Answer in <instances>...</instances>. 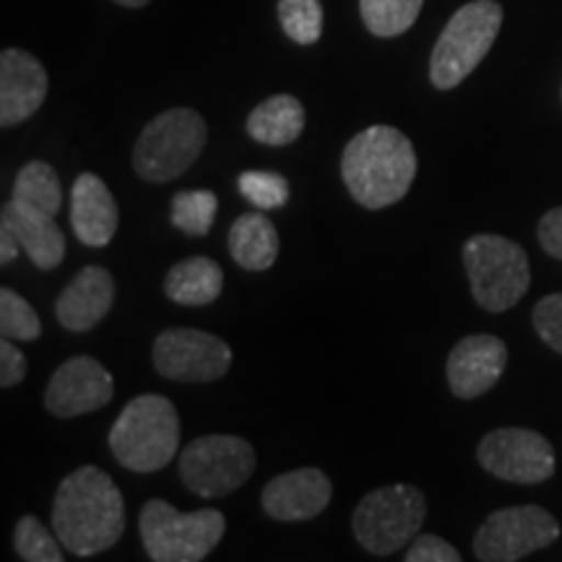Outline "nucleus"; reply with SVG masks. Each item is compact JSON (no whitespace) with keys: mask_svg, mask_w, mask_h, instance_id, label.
Here are the masks:
<instances>
[{"mask_svg":"<svg viewBox=\"0 0 562 562\" xmlns=\"http://www.w3.org/2000/svg\"><path fill=\"white\" fill-rule=\"evenodd\" d=\"M53 531L66 552L91 558L121 542L125 503L115 480L97 467L74 469L53 501Z\"/></svg>","mask_w":562,"mask_h":562,"instance_id":"f257e3e1","label":"nucleus"},{"mask_svg":"<svg viewBox=\"0 0 562 562\" xmlns=\"http://www.w3.org/2000/svg\"><path fill=\"white\" fill-rule=\"evenodd\" d=\"M341 178L360 206L370 211L393 206L417 178L412 140L393 125H370L344 149Z\"/></svg>","mask_w":562,"mask_h":562,"instance_id":"f03ea898","label":"nucleus"},{"mask_svg":"<svg viewBox=\"0 0 562 562\" xmlns=\"http://www.w3.org/2000/svg\"><path fill=\"white\" fill-rule=\"evenodd\" d=\"M178 409L159 393H140L131 398L110 430V451L128 472H161L178 456Z\"/></svg>","mask_w":562,"mask_h":562,"instance_id":"7ed1b4c3","label":"nucleus"},{"mask_svg":"<svg viewBox=\"0 0 562 562\" xmlns=\"http://www.w3.org/2000/svg\"><path fill=\"white\" fill-rule=\"evenodd\" d=\"M503 26V5L497 0H472L453 13L440 32L430 58L435 89H456L487 58Z\"/></svg>","mask_w":562,"mask_h":562,"instance_id":"20e7f679","label":"nucleus"},{"mask_svg":"<svg viewBox=\"0 0 562 562\" xmlns=\"http://www.w3.org/2000/svg\"><path fill=\"white\" fill-rule=\"evenodd\" d=\"M227 521L220 510L182 513L167 501H149L140 508L138 531L154 562H201L222 542Z\"/></svg>","mask_w":562,"mask_h":562,"instance_id":"39448f33","label":"nucleus"},{"mask_svg":"<svg viewBox=\"0 0 562 562\" xmlns=\"http://www.w3.org/2000/svg\"><path fill=\"white\" fill-rule=\"evenodd\" d=\"M206 121L191 108H172L149 121L133 146V170L146 182H170L195 165L206 146Z\"/></svg>","mask_w":562,"mask_h":562,"instance_id":"423d86ee","label":"nucleus"},{"mask_svg":"<svg viewBox=\"0 0 562 562\" xmlns=\"http://www.w3.org/2000/svg\"><path fill=\"white\" fill-rule=\"evenodd\" d=\"M463 269L474 300L490 313L510 311L531 286L529 256L501 235H474L463 243Z\"/></svg>","mask_w":562,"mask_h":562,"instance_id":"0eeeda50","label":"nucleus"},{"mask_svg":"<svg viewBox=\"0 0 562 562\" xmlns=\"http://www.w3.org/2000/svg\"><path fill=\"white\" fill-rule=\"evenodd\" d=\"M427 516L425 495L412 484H391L362 497L351 516V531L364 552L389 558L417 537Z\"/></svg>","mask_w":562,"mask_h":562,"instance_id":"6e6552de","label":"nucleus"},{"mask_svg":"<svg viewBox=\"0 0 562 562\" xmlns=\"http://www.w3.org/2000/svg\"><path fill=\"white\" fill-rule=\"evenodd\" d=\"M256 472V451L240 435H203L180 453V480L199 497H227Z\"/></svg>","mask_w":562,"mask_h":562,"instance_id":"1a4fd4ad","label":"nucleus"},{"mask_svg":"<svg viewBox=\"0 0 562 562\" xmlns=\"http://www.w3.org/2000/svg\"><path fill=\"white\" fill-rule=\"evenodd\" d=\"M560 539V524L539 505L495 510L474 537V554L482 562H516Z\"/></svg>","mask_w":562,"mask_h":562,"instance_id":"9d476101","label":"nucleus"},{"mask_svg":"<svg viewBox=\"0 0 562 562\" xmlns=\"http://www.w3.org/2000/svg\"><path fill=\"white\" fill-rule=\"evenodd\" d=\"M151 357L159 375L178 383H214L232 368L229 344L199 328H165Z\"/></svg>","mask_w":562,"mask_h":562,"instance_id":"9b49d317","label":"nucleus"},{"mask_svg":"<svg viewBox=\"0 0 562 562\" xmlns=\"http://www.w3.org/2000/svg\"><path fill=\"white\" fill-rule=\"evenodd\" d=\"M476 461L484 472L513 484H542L554 474L552 442L526 427H501L484 435Z\"/></svg>","mask_w":562,"mask_h":562,"instance_id":"f8f14e48","label":"nucleus"},{"mask_svg":"<svg viewBox=\"0 0 562 562\" xmlns=\"http://www.w3.org/2000/svg\"><path fill=\"white\" fill-rule=\"evenodd\" d=\"M115 383L94 357H70L53 372L45 391L47 412L60 419H74L110 404Z\"/></svg>","mask_w":562,"mask_h":562,"instance_id":"ddd939ff","label":"nucleus"},{"mask_svg":"<svg viewBox=\"0 0 562 562\" xmlns=\"http://www.w3.org/2000/svg\"><path fill=\"white\" fill-rule=\"evenodd\" d=\"M508 364V347L490 334L467 336L456 344L446 362V378L453 396L472 402L492 391Z\"/></svg>","mask_w":562,"mask_h":562,"instance_id":"4468645a","label":"nucleus"},{"mask_svg":"<svg viewBox=\"0 0 562 562\" xmlns=\"http://www.w3.org/2000/svg\"><path fill=\"white\" fill-rule=\"evenodd\" d=\"M331 480L315 467L279 474L261 492V508L273 521L294 524L321 516L331 503Z\"/></svg>","mask_w":562,"mask_h":562,"instance_id":"2eb2a0df","label":"nucleus"},{"mask_svg":"<svg viewBox=\"0 0 562 562\" xmlns=\"http://www.w3.org/2000/svg\"><path fill=\"white\" fill-rule=\"evenodd\" d=\"M50 79L42 63L32 53L9 47L0 53V125H13L30 121L45 102Z\"/></svg>","mask_w":562,"mask_h":562,"instance_id":"dca6fc26","label":"nucleus"},{"mask_svg":"<svg viewBox=\"0 0 562 562\" xmlns=\"http://www.w3.org/2000/svg\"><path fill=\"white\" fill-rule=\"evenodd\" d=\"M115 305V279L102 266H87L58 294L55 315L60 326L74 334H87L108 318Z\"/></svg>","mask_w":562,"mask_h":562,"instance_id":"f3484780","label":"nucleus"},{"mask_svg":"<svg viewBox=\"0 0 562 562\" xmlns=\"http://www.w3.org/2000/svg\"><path fill=\"white\" fill-rule=\"evenodd\" d=\"M70 227L87 248H104L117 232V203L108 182L83 172L70 188Z\"/></svg>","mask_w":562,"mask_h":562,"instance_id":"a211bd4d","label":"nucleus"},{"mask_svg":"<svg viewBox=\"0 0 562 562\" xmlns=\"http://www.w3.org/2000/svg\"><path fill=\"white\" fill-rule=\"evenodd\" d=\"M0 224L11 227L21 250L32 258V263L40 271L58 269L63 258H66V235L55 224L53 214H45V211L11 199L3 203V222Z\"/></svg>","mask_w":562,"mask_h":562,"instance_id":"6ab92c4d","label":"nucleus"},{"mask_svg":"<svg viewBox=\"0 0 562 562\" xmlns=\"http://www.w3.org/2000/svg\"><path fill=\"white\" fill-rule=\"evenodd\" d=\"M227 245L232 261L245 271H266L279 256V232L258 209L232 222Z\"/></svg>","mask_w":562,"mask_h":562,"instance_id":"aec40b11","label":"nucleus"},{"mask_svg":"<svg viewBox=\"0 0 562 562\" xmlns=\"http://www.w3.org/2000/svg\"><path fill=\"white\" fill-rule=\"evenodd\" d=\"M245 131L263 146L294 144L305 131V108L297 97L273 94L263 100L245 121Z\"/></svg>","mask_w":562,"mask_h":562,"instance_id":"412c9836","label":"nucleus"},{"mask_svg":"<svg viewBox=\"0 0 562 562\" xmlns=\"http://www.w3.org/2000/svg\"><path fill=\"white\" fill-rule=\"evenodd\" d=\"M224 290V271L206 256H193L175 263L165 277V294L178 305L203 307L220 300Z\"/></svg>","mask_w":562,"mask_h":562,"instance_id":"4be33fe9","label":"nucleus"},{"mask_svg":"<svg viewBox=\"0 0 562 562\" xmlns=\"http://www.w3.org/2000/svg\"><path fill=\"white\" fill-rule=\"evenodd\" d=\"M26 206L45 211V214L58 216L63 206V188L58 172L53 170V165L47 161L34 159L30 165H24L16 175V182H13V195Z\"/></svg>","mask_w":562,"mask_h":562,"instance_id":"5701e85b","label":"nucleus"},{"mask_svg":"<svg viewBox=\"0 0 562 562\" xmlns=\"http://www.w3.org/2000/svg\"><path fill=\"white\" fill-rule=\"evenodd\" d=\"M425 0H360V16L375 37H398L419 19Z\"/></svg>","mask_w":562,"mask_h":562,"instance_id":"b1692460","label":"nucleus"},{"mask_svg":"<svg viewBox=\"0 0 562 562\" xmlns=\"http://www.w3.org/2000/svg\"><path fill=\"white\" fill-rule=\"evenodd\" d=\"M220 199L211 191H180L172 195L170 222L188 237H206L214 227Z\"/></svg>","mask_w":562,"mask_h":562,"instance_id":"393cba45","label":"nucleus"},{"mask_svg":"<svg viewBox=\"0 0 562 562\" xmlns=\"http://www.w3.org/2000/svg\"><path fill=\"white\" fill-rule=\"evenodd\" d=\"M279 24L297 45H315L323 34L321 0H279Z\"/></svg>","mask_w":562,"mask_h":562,"instance_id":"a878e982","label":"nucleus"},{"mask_svg":"<svg viewBox=\"0 0 562 562\" xmlns=\"http://www.w3.org/2000/svg\"><path fill=\"white\" fill-rule=\"evenodd\" d=\"M0 334L11 341H34L42 334L40 315L11 286L0 290Z\"/></svg>","mask_w":562,"mask_h":562,"instance_id":"bb28decb","label":"nucleus"},{"mask_svg":"<svg viewBox=\"0 0 562 562\" xmlns=\"http://www.w3.org/2000/svg\"><path fill=\"white\" fill-rule=\"evenodd\" d=\"M58 542L34 516H21L16 529H13V547L24 562H63L66 554L60 552Z\"/></svg>","mask_w":562,"mask_h":562,"instance_id":"cd10ccee","label":"nucleus"},{"mask_svg":"<svg viewBox=\"0 0 562 562\" xmlns=\"http://www.w3.org/2000/svg\"><path fill=\"white\" fill-rule=\"evenodd\" d=\"M237 188H240L245 201H250L252 206L261 211L281 209L286 201H290V186H286V180L277 172L248 170L240 175Z\"/></svg>","mask_w":562,"mask_h":562,"instance_id":"c85d7f7f","label":"nucleus"},{"mask_svg":"<svg viewBox=\"0 0 562 562\" xmlns=\"http://www.w3.org/2000/svg\"><path fill=\"white\" fill-rule=\"evenodd\" d=\"M531 323L537 328L539 339L562 355V292L547 294V297L539 300L531 313Z\"/></svg>","mask_w":562,"mask_h":562,"instance_id":"c756f323","label":"nucleus"},{"mask_svg":"<svg viewBox=\"0 0 562 562\" xmlns=\"http://www.w3.org/2000/svg\"><path fill=\"white\" fill-rule=\"evenodd\" d=\"M461 552L435 533H422L406 550V562H459Z\"/></svg>","mask_w":562,"mask_h":562,"instance_id":"7c9ffc66","label":"nucleus"},{"mask_svg":"<svg viewBox=\"0 0 562 562\" xmlns=\"http://www.w3.org/2000/svg\"><path fill=\"white\" fill-rule=\"evenodd\" d=\"M26 378V357L21 355L16 344L11 339L0 341V385L3 389H13Z\"/></svg>","mask_w":562,"mask_h":562,"instance_id":"2f4dec72","label":"nucleus"},{"mask_svg":"<svg viewBox=\"0 0 562 562\" xmlns=\"http://www.w3.org/2000/svg\"><path fill=\"white\" fill-rule=\"evenodd\" d=\"M537 237L547 256L562 261V206L547 211L542 220H539Z\"/></svg>","mask_w":562,"mask_h":562,"instance_id":"473e14b6","label":"nucleus"},{"mask_svg":"<svg viewBox=\"0 0 562 562\" xmlns=\"http://www.w3.org/2000/svg\"><path fill=\"white\" fill-rule=\"evenodd\" d=\"M19 248H21V245L16 240V235L11 232V227L0 224V263L9 266L11 261H16Z\"/></svg>","mask_w":562,"mask_h":562,"instance_id":"72a5a7b5","label":"nucleus"},{"mask_svg":"<svg viewBox=\"0 0 562 562\" xmlns=\"http://www.w3.org/2000/svg\"><path fill=\"white\" fill-rule=\"evenodd\" d=\"M117 5H123V9H144V5H149L151 0H115Z\"/></svg>","mask_w":562,"mask_h":562,"instance_id":"f704fd0d","label":"nucleus"}]
</instances>
